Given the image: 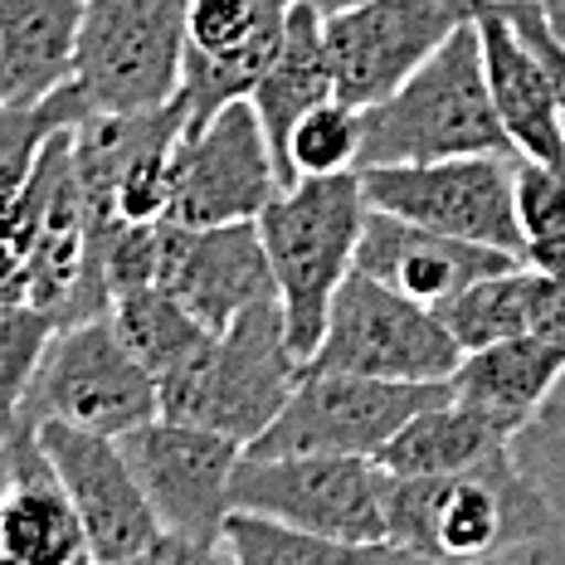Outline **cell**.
Segmentation results:
<instances>
[{
  "mask_svg": "<svg viewBox=\"0 0 565 565\" xmlns=\"http://www.w3.org/2000/svg\"><path fill=\"white\" fill-rule=\"evenodd\" d=\"M385 526H391V546L409 561L551 556L565 532L561 508L522 468L512 444L473 468H458V473H391Z\"/></svg>",
  "mask_w": 565,
  "mask_h": 565,
  "instance_id": "1",
  "label": "cell"
},
{
  "mask_svg": "<svg viewBox=\"0 0 565 565\" xmlns=\"http://www.w3.org/2000/svg\"><path fill=\"white\" fill-rule=\"evenodd\" d=\"M516 151L482 74L478 25L454 30L415 74L361 108V167Z\"/></svg>",
  "mask_w": 565,
  "mask_h": 565,
  "instance_id": "2",
  "label": "cell"
},
{
  "mask_svg": "<svg viewBox=\"0 0 565 565\" xmlns=\"http://www.w3.org/2000/svg\"><path fill=\"white\" fill-rule=\"evenodd\" d=\"M361 225H366L361 167L288 181L258 215L274 288L288 317V341L302 361L327 332V312H332L341 278L356 268Z\"/></svg>",
  "mask_w": 565,
  "mask_h": 565,
  "instance_id": "3",
  "label": "cell"
},
{
  "mask_svg": "<svg viewBox=\"0 0 565 565\" xmlns=\"http://www.w3.org/2000/svg\"><path fill=\"white\" fill-rule=\"evenodd\" d=\"M6 234L15 239V249L30 268V302L50 312L58 327L113 312V288L103 278L98 254H93L74 127H58L40 147V157H34L25 185H20L15 205L6 215Z\"/></svg>",
  "mask_w": 565,
  "mask_h": 565,
  "instance_id": "4",
  "label": "cell"
},
{
  "mask_svg": "<svg viewBox=\"0 0 565 565\" xmlns=\"http://www.w3.org/2000/svg\"><path fill=\"white\" fill-rule=\"evenodd\" d=\"M302 381V356L288 341V317L278 298L249 302L200 366L161 391V415L191 419L225 434L234 444H249L268 429Z\"/></svg>",
  "mask_w": 565,
  "mask_h": 565,
  "instance_id": "5",
  "label": "cell"
},
{
  "mask_svg": "<svg viewBox=\"0 0 565 565\" xmlns=\"http://www.w3.org/2000/svg\"><path fill=\"white\" fill-rule=\"evenodd\" d=\"M385 473L356 454H239L230 478V508L278 516L366 556H399L385 526Z\"/></svg>",
  "mask_w": 565,
  "mask_h": 565,
  "instance_id": "6",
  "label": "cell"
},
{
  "mask_svg": "<svg viewBox=\"0 0 565 565\" xmlns=\"http://www.w3.org/2000/svg\"><path fill=\"white\" fill-rule=\"evenodd\" d=\"M122 449L167 532L161 561H215L230 516V478L244 444L205 424L157 415L127 434Z\"/></svg>",
  "mask_w": 565,
  "mask_h": 565,
  "instance_id": "7",
  "label": "cell"
},
{
  "mask_svg": "<svg viewBox=\"0 0 565 565\" xmlns=\"http://www.w3.org/2000/svg\"><path fill=\"white\" fill-rule=\"evenodd\" d=\"M191 0H88L68 88L93 113H151L175 103Z\"/></svg>",
  "mask_w": 565,
  "mask_h": 565,
  "instance_id": "8",
  "label": "cell"
},
{
  "mask_svg": "<svg viewBox=\"0 0 565 565\" xmlns=\"http://www.w3.org/2000/svg\"><path fill=\"white\" fill-rule=\"evenodd\" d=\"M463 347L439 308L405 298L391 282L351 268L341 278L327 332L302 371H356L381 381H449Z\"/></svg>",
  "mask_w": 565,
  "mask_h": 565,
  "instance_id": "9",
  "label": "cell"
},
{
  "mask_svg": "<svg viewBox=\"0 0 565 565\" xmlns=\"http://www.w3.org/2000/svg\"><path fill=\"white\" fill-rule=\"evenodd\" d=\"M157 415V375L137 361L108 312L58 327L20 409V419H64L108 439H127Z\"/></svg>",
  "mask_w": 565,
  "mask_h": 565,
  "instance_id": "10",
  "label": "cell"
},
{
  "mask_svg": "<svg viewBox=\"0 0 565 565\" xmlns=\"http://www.w3.org/2000/svg\"><path fill=\"white\" fill-rule=\"evenodd\" d=\"M361 191H366V205L391 210L409 225L492 244L522 258L526 239L516 220V151L361 167Z\"/></svg>",
  "mask_w": 565,
  "mask_h": 565,
  "instance_id": "11",
  "label": "cell"
},
{
  "mask_svg": "<svg viewBox=\"0 0 565 565\" xmlns=\"http://www.w3.org/2000/svg\"><path fill=\"white\" fill-rule=\"evenodd\" d=\"M449 381H381L356 371H302L282 415L244 454H356L375 458L399 424L449 399Z\"/></svg>",
  "mask_w": 565,
  "mask_h": 565,
  "instance_id": "12",
  "label": "cell"
},
{
  "mask_svg": "<svg viewBox=\"0 0 565 565\" xmlns=\"http://www.w3.org/2000/svg\"><path fill=\"white\" fill-rule=\"evenodd\" d=\"M282 191L278 157L258 122L254 103L239 98L220 108L171 147V225H234L258 220L264 205Z\"/></svg>",
  "mask_w": 565,
  "mask_h": 565,
  "instance_id": "13",
  "label": "cell"
},
{
  "mask_svg": "<svg viewBox=\"0 0 565 565\" xmlns=\"http://www.w3.org/2000/svg\"><path fill=\"white\" fill-rule=\"evenodd\" d=\"M40 434V449L50 468L64 482L68 502H74L78 522L88 532V551L103 565H137L161 561L167 532H161L157 512H151L147 492L127 463L122 439L78 429L64 419H30Z\"/></svg>",
  "mask_w": 565,
  "mask_h": 565,
  "instance_id": "14",
  "label": "cell"
},
{
  "mask_svg": "<svg viewBox=\"0 0 565 565\" xmlns=\"http://www.w3.org/2000/svg\"><path fill=\"white\" fill-rule=\"evenodd\" d=\"M478 15V0H366L347 15L327 20L337 98L366 103L385 98L409 74Z\"/></svg>",
  "mask_w": 565,
  "mask_h": 565,
  "instance_id": "15",
  "label": "cell"
},
{
  "mask_svg": "<svg viewBox=\"0 0 565 565\" xmlns=\"http://www.w3.org/2000/svg\"><path fill=\"white\" fill-rule=\"evenodd\" d=\"M288 10L292 0H191L181 88H175L185 132L230 103L249 98L288 34Z\"/></svg>",
  "mask_w": 565,
  "mask_h": 565,
  "instance_id": "16",
  "label": "cell"
},
{
  "mask_svg": "<svg viewBox=\"0 0 565 565\" xmlns=\"http://www.w3.org/2000/svg\"><path fill=\"white\" fill-rule=\"evenodd\" d=\"M157 282L175 292V302L191 308L210 332H225L249 302L278 298L258 220H234V225H171V220H161Z\"/></svg>",
  "mask_w": 565,
  "mask_h": 565,
  "instance_id": "17",
  "label": "cell"
},
{
  "mask_svg": "<svg viewBox=\"0 0 565 565\" xmlns=\"http://www.w3.org/2000/svg\"><path fill=\"white\" fill-rule=\"evenodd\" d=\"M93 561L88 532L64 482L40 449L30 419L0 439V565H74Z\"/></svg>",
  "mask_w": 565,
  "mask_h": 565,
  "instance_id": "18",
  "label": "cell"
},
{
  "mask_svg": "<svg viewBox=\"0 0 565 565\" xmlns=\"http://www.w3.org/2000/svg\"><path fill=\"white\" fill-rule=\"evenodd\" d=\"M522 264L508 249H492V244L473 239H454V234L409 225V220L391 215V210L366 205V225H361L356 244V268L381 282L399 288L405 298L444 308L449 298H458L463 288H473L478 278L502 274V268Z\"/></svg>",
  "mask_w": 565,
  "mask_h": 565,
  "instance_id": "19",
  "label": "cell"
},
{
  "mask_svg": "<svg viewBox=\"0 0 565 565\" xmlns=\"http://www.w3.org/2000/svg\"><path fill=\"white\" fill-rule=\"evenodd\" d=\"M478 44H482V74H488L492 108L508 127L516 157L532 161H565V122L556 88L546 78V64L526 50V40L512 30L498 0H478Z\"/></svg>",
  "mask_w": 565,
  "mask_h": 565,
  "instance_id": "20",
  "label": "cell"
},
{
  "mask_svg": "<svg viewBox=\"0 0 565 565\" xmlns=\"http://www.w3.org/2000/svg\"><path fill=\"white\" fill-rule=\"evenodd\" d=\"M561 381H565V341L546 332H522L473 347L463 351L458 371L449 375L458 399L478 405L482 415H492L512 434H522L556 399Z\"/></svg>",
  "mask_w": 565,
  "mask_h": 565,
  "instance_id": "21",
  "label": "cell"
},
{
  "mask_svg": "<svg viewBox=\"0 0 565 565\" xmlns=\"http://www.w3.org/2000/svg\"><path fill=\"white\" fill-rule=\"evenodd\" d=\"M88 0H0V103L34 108L74 78Z\"/></svg>",
  "mask_w": 565,
  "mask_h": 565,
  "instance_id": "22",
  "label": "cell"
},
{
  "mask_svg": "<svg viewBox=\"0 0 565 565\" xmlns=\"http://www.w3.org/2000/svg\"><path fill=\"white\" fill-rule=\"evenodd\" d=\"M327 98H337L332 54H327V20L302 6V0H292L288 34H282L274 64L264 68V78L249 93L258 122L268 132V147L278 157V171H282V151H288V132L298 127V117H308Z\"/></svg>",
  "mask_w": 565,
  "mask_h": 565,
  "instance_id": "23",
  "label": "cell"
},
{
  "mask_svg": "<svg viewBox=\"0 0 565 565\" xmlns=\"http://www.w3.org/2000/svg\"><path fill=\"white\" fill-rule=\"evenodd\" d=\"M516 439L512 429H502L492 415H482L468 399H439V405L419 409L409 424H399L395 439L375 454V463L395 478H429V473H458L473 468L498 449H508Z\"/></svg>",
  "mask_w": 565,
  "mask_h": 565,
  "instance_id": "24",
  "label": "cell"
},
{
  "mask_svg": "<svg viewBox=\"0 0 565 565\" xmlns=\"http://www.w3.org/2000/svg\"><path fill=\"white\" fill-rule=\"evenodd\" d=\"M565 282L541 274L532 264H512L502 274H488L478 278L473 288H463L458 298L444 302V322L449 332L458 337V347L473 351V347H488V341H502V337H522V332H541L556 312Z\"/></svg>",
  "mask_w": 565,
  "mask_h": 565,
  "instance_id": "25",
  "label": "cell"
},
{
  "mask_svg": "<svg viewBox=\"0 0 565 565\" xmlns=\"http://www.w3.org/2000/svg\"><path fill=\"white\" fill-rule=\"evenodd\" d=\"M108 317L127 347L137 351L141 366L157 375V391L185 381L215 347V332L191 308H181L175 292H167L161 282H141L132 292H117Z\"/></svg>",
  "mask_w": 565,
  "mask_h": 565,
  "instance_id": "26",
  "label": "cell"
},
{
  "mask_svg": "<svg viewBox=\"0 0 565 565\" xmlns=\"http://www.w3.org/2000/svg\"><path fill=\"white\" fill-rule=\"evenodd\" d=\"M220 556L234 565H308V561H371L366 551L341 546L302 526H288L278 516L230 508L225 532H220Z\"/></svg>",
  "mask_w": 565,
  "mask_h": 565,
  "instance_id": "27",
  "label": "cell"
},
{
  "mask_svg": "<svg viewBox=\"0 0 565 565\" xmlns=\"http://www.w3.org/2000/svg\"><path fill=\"white\" fill-rule=\"evenodd\" d=\"M361 167V108L347 98L317 103L308 117L288 132V151H282V185L308 181V175H337Z\"/></svg>",
  "mask_w": 565,
  "mask_h": 565,
  "instance_id": "28",
  "label": "cell"
},
{
  "mask_svg": "<svg viewBox=\"0 0 565 565\" xmlns=\"http://www.w3.org/2000/svg\"><path fill=\"white\" fill-rule=\"evenodd\" d=\"M54 332L58 322L34 302H0V439H10V429L20 424L34 371Z\"/></svg>",
  "mask_w": 565,
  "mask_h": 565,
  "instance_id": "29",
  "label": "cell"
},
{
  "mask_svg": "<svg viewBox=\"0 0 565 565\" xmlns=\"http://www.w3.org/2000/svg\"><path fill=\"white\" fill-rule=\"evenodd\" d=\"M516 220H522V239L565 234V161L516 157Z\"/></svg>",
  "mask_w": 565,
  "mask_h": 565,
  "instance_id": "30",
  "label": "cell"
},
{
  "mask_svg": "<svg viewBox=\"0 0 565 565\" xmlns=\"http://www.w3.org/2000/svg\"><path fill=\"white\" fill-rule=\"evenodd\" d=\"M512 454L522 458L526 473L551 492V502L561 508V522H565V395H556L522 434H516ZM561 541H565V532H561Z\"/></svg>",
  "mask_w": 565,
  "mask_h": 565,
  "instance_id": "31",
  "label": "cell"
},
{
  "mask_svg": "<svg viewBox=\"0 0 565 565\" xmlns=\"http://www.w3.org/2000/svg\"><path fill=\"white\" fill-rule=\"evenodd\" d=\"M498 6H502V15L512 20V30L526 40V50L546 64V78H551V88H556L561 122H565V44L551 34L546 15H541V0H498Z\"/></svg>",
  "mask_w": 565,
  "mask_h": 565,
  "instance_id": "32",
  "label": "cell"
},
{
  "mask_svg": "<svg viewBox=\"0 0 565 565\" xmlns=\"http://www.w3.org/2000/svg\"><path fill=\"white\" fill-rule=\"evenodd\" d=\"M0 302H30V268L6 225H0Z\"/></svg>",
  "mask_w": 565,
  "mask_h": 565,
  "instance_id": "33",
  "label": "cell"
},
{
  "mask_svg": "<svg viewBox=\"0 0 565 565\" xmlns=\"http://www.w3.org/2000/svg\"><path fill=\"white\" fill-rule=\"evenodd\" d=\"M308 10H317L322 20H332V15H347V10H356V6H366V0H302Z\"/></svg>",
  "mask_w": 565,
  "mask_h": 565,
  "instance_id": "34",
  "label": "cell"
},
{
  "mask_svg": "<svg viewBox=\"0 0 565 565\" xmlns=\"http://www.w3.org/2000/svg\"><path fill=\"white\" fill-rule=\"evenodd\" d=\"M541 15H546V25L551 34L565 44V0H541Z\"/></svg>",
  "mask_w": 565,
  "mask_h": 565,
  "instance_id": "35",
  "label": "cell"
}]
</instances>
